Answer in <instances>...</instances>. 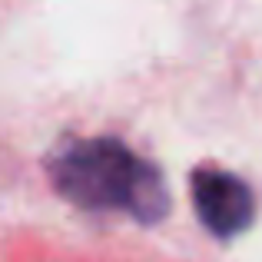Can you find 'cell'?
Instances as JSON below:
<instances>
[{"instance_id": "1", "label": "cell", "mask_w": 262, "mask_h": 262, "mask_svg": "<svg viewBox=\"0 0 262 262\" xmlns=\"http://www.w3.org/2000/svg\"><path fill=\"white\" fill-rule=\"evenodd\" d=\"M43 166L53 192L83 212H123L140 226H156L173 209L163 169L116 136L67 140Z\"/></svg>"}, {"instance_id": "2", "label": "cell", "mask_w": 262, "mask_h": 262, "mask_svg": "<svg viewBox=\"0 0 262 262\" xmlns=\"http://www.w3.org/2000/svg\"><path fill=\"white\" fill-rule=\"evenodd\" d=\"M189 199L203 229L212 232L219 243L236 239L256 223V196L249 183L216 163L196 166L189 173Z\"/></svg>"}]
</instances>
